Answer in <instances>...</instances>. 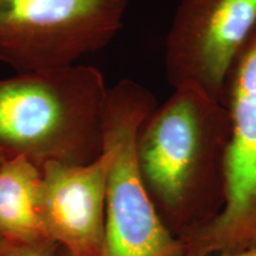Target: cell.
Masks as SVG:
<instances>
[{"instance_id":"obj_12","label":"cell","mask_w":256,"mask_h":256,"mask_svg":"<svg viewBox=\"0 0 256 256\" xmlns=\"http://www.w3.org/2000/svg\"><path fill=\"white\" fill-rule=\"evenodd\" d=\"M5 244H6V243H5V242H2V240H0V252H2V248H4V247H5Z\"/></svg>"},{"instance_id":"obj_3","label":"cell","mask_w":256,"mask_h":256,"mask_svg":"<svg viewBox=\"0 0 256 256\" xmlns=\"http://www.w3.org/2000/svg\"><path fill=\"white\" fill-rule=\"evenodd\" d=\"M156 107L152 92L133 80L108 90L104 151L110 162L100 256L185 255L183 243L160 218L136 164L138 132Z\"/></svg>"},{"instance_id":"obj_9","label":"cell","mask_w":256,"mask_h":256,"mask_svg":"<svg viewBox=\"0 0 256 256\" xmlns=\"http://www.w3.org/2000/svg\"><path fill=\"white\" fill-rule=\"evenodd\" d=\"M60 247L52 240L43 238L30 242L6 243L0 256H60Z\"/></svg>"},{"instance_id":"obj_1","label":"cell","mask_w":256,"mask_h":256,"mask_svg":"<svg viewBox=\"0 0 256 256\" xmlns=\"http://www.w3.org/2000/svg\"><path fill=\"white\" fill-rule=\"evenodd\" d=\"M230 119L226 104L180 87L146 118L136 136L140 177L160 218L177 238L206 226L226 202Z\"/></svg>"},{"instance_id":"obj_6","label":"cell","mask_w":256,"mask_h":256,"mask_svg":"<svg viewBox=\"0 0 256 256\" xmlns=\"http://www.w3.org/2000/svg\"><path fill=\"white\" fill-rule=\"evenodd\" d=\"M256 34V0H180L165 40L174 89L196 87L224 104L232 70Z\"/></svg>"},{"instance_id":"obj_2","label":"cell","mask_w":256,"mask_h":256,"mask_svg":"<svg viewBox=\"0 0 256 256\" xmlns=\"http://www.w3.org/2000/svg\"><path fill=\"white\" fill-rule=\"evenodd\" d=\"M108 90L104 74L83 64L0 78V154L40 168L100 158Z\"/></svg>"},{"instance_id":"obj_8","label":"cell","mask_w":256,"mask_h":256,"mask_svg":"<svg viewBox=\"0 0 256 256\" xmlns=\"http://www.w3.org/2000/svg\"><path fill=\"white\" fill-rule=\"evenodd\" d=\"M42 168L23 158L0 162V240L30 242L46 238L40 216Z\"/></svg>"},{"instance_id":"obj_4","label":"cell","mask_w":256,"mask_h":256,"mask_svg":"<svg viewBox=\"0 0 256 256\" xmlns=\"http://www.w3.org/2000/svg\"><path fill=\"white\" fill-rule=\"evenodd\" d=\"M128 0H0V62L18 74L76 64L124 26Z\"/></svg>"},{"instance_id":"obj_5","label":"cell","mask_w":256,"mask_h":256,"mask_svg":"<svg viewBox=\"0 0 256 256\" xmlns=\"http://www.w3.org/2000/svg\"><path fill=\"white\" fill-rule=\"evenodd\" d=\"M224 104L230 119L226 202L216 218L180 238L186 256L256 248V34L232 70Z\"/></svg>"},{"instance_id":"obj_11","label":"cell","mask_w":256,"mask_h":256,"mask_svg":"<svg viewBox=\"0 0 256 256\" xmlns=\"http://www.w3.org/2000/svg\"><path fill=\"white\" fill-rule=\"evenodd\" d=\"M60 256H72V255L68 254V252H64V250H62V249H60Z\"/></svg>"},{"instance_id":"obj_13","label":"cell","mask_w":256,"mask_h":256,"mask_svg":"<svg viewBox=\"0 0 256 256\" xmlns=\"http://www.w3.org/2000/svg\"><path fill=\"white\" fill-rule=\"evenodd\" d=\"M4 158H5V156H2V154H0V162H2V160H4Z\"/></svg>"},{"instance_id":"obj_10","label":"cell","mask_w":256,"mask_h":256,"mask_svg":"<svg viewBox=\"0 0 256 256\" xmlns=\"http://www.w3.org/2000/svg\"><path fill=\"white\" fill-rule=\"evenodd\" d=\"M218 256H256V248L247 249V250L238 252H234V254H226V255H218Z\"/></svg>"},{"instance_id":"obj_7","label":"cell","mask_w":256,"mask_h":256,"mask_svg":"<svg viewBox=\"0 0 256 256\" xmlns=\"http://www.w3.org/2000/svg\"><path fill=\"white\" fill-rule=\"evenodd\" d=\"M108 154L84 165L42 168L40 216L44 235L72 256H100L104 234Z\"/></svg>"}]
</instances>
